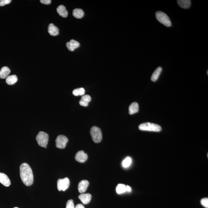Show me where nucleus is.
I'll return each instance as SVG.
<instances>
[{"mask_svg":"<svg viewBox=\"0 0 208 208\" xmlns=\"http://www.w3.org/2000/svg\"><path fill=\"white\" fill-rule=\"evenodd\" d=\"M70 185V181L67 177L63 179H59L57 182V188L59 191H65L69 188Z\"/></svg>","mask_w":208,"mask_h":208,"instance_id":"6","label":"nucleus"},{"mask_svg":"<svg viewBox=\"0 0 208 208\" xmlns=\"http://www.w3.org/2000/svg\"><path fill=\"white\" fill-rule=\"evenodd\" d=\"M177 1L180 7L184 9L190 8L191 4V1L190 0H179Z\"/></svg>","mask_w":208,"mask_h":208,"instance_id":"16","label":"nucleus"},{"mask_svg":"<svg viewBox=\"0 0 208 208\" xmlns=\"http://www.w3.org/2000/svg\"><path fill=\"white\" fill-rule=\"evenodd\" d=\"M139 111V105L137 102H133L129 107V113L130 115H133L137 113Z\"/></svg>","mask_w":208,"mask_h":208,"instance_id":"19","label":"nucleus"},{"mask_svg":"<svg viewBox=\"0 0 208 208\" xmlns=\"http://www.w3.org/2000/svg\"><path fill=\"white\" fill-rule=\"evenodd\" d=\"M14 208H19L17 207H14Z\"/></svg>","mask_w":208,"mask_h":208,"instance_id":"32","label":"nucleus"},{"mask_svg":"<svg viewBox=\"0 0 208 208\" xmlns=\"http://www.w3.org/2000/svg\"><path fill=\"white\" fill-rule=\"evenodd\" d=\"M132 162V160L130 157H127L122 162V166L123 167L127 168L129 167Z\"/></svg>","mask_w":208,"mask_h":208,"instance_id":"24","label":"nucleus"},{"mask_svg":"<svg viewBox=\"0 0 208 208\" xmlns=\"http://www.w3.org/2000/svg\"><path fill=\"white\" fill-rule=\"evenodd\" d=\"M11 0H1L0 1V6H4L6 5L9 4L11 2Z\"/></svg>","mask_w":208,"mask_h":208,"instance_id":"27","label":"nucleus"},{"mask_svg":"<svg viewBox=\"0 0 208 208\" xmlns=\"http://www.w3.org/2000/svg\"><path fill=\"white\" fill-rule=\"evenodd\" d=\"M132 191V189L129 186L126 185V192H130Z\"/></svg>","mask_w":208,"mask_h":208,"instance_id":"29","label":"nucleus"},{"mask_svg":"<svg viewBox=\"0 0 208 208\" xmlns=\"http://www.w3.org/2000/svg\"><path fill=\"white\" fill-rule=\"evenodd\" d=\"M66 45L67 48L69 51H73L80 46V44L77 41L72 39L71 40L70 42H68Z\"/></svg>","mask_w":208,"mask_h":208,"instance_id":"9","label":"nucleus"},{"mask_svg":"<svg viewBox=\"0 0 208 208\" xmlns=\"http://www.w3.org/2000/svg\"><path fill=\"white\" fill-rule=\"evenodd\" d=\"M68 140L66 136L59 135L56 140V146L57 148L60 149L65 148Z\"/></svg>","mask_w":208,"mask_h":208,"instance_id":"7","label":"nucleus"},{"mask_svg":"<svg viewBox=\"0 0 208 208\" xmlns=\"http://www.w3.org/2000/svg\"><path fill=\"white\" fill-rule=\"evenodd\" d=\"M40 2L43 4L49 5L51 3V0H41Z\"/></svg>","mask_w":208,"mask_h":208,"instance_id":"28","label":"nucleus"},{"mask_svg":"<svg viewBox=\"0 0 208 208\" xmlns=\"http://www.w3.org/2000/svg\"><path fill=\"white\" fill-rule=\"evenodd\" d=\"M66 208H75L73 201L72 200H69L66 203Z\"/></svg>","mask_w":208,"mask_h":208,"instance_id":"25","label":"nucleus"},{"mask_svg":"<svg viewBox=\"0 0 208 208\" xmlns=\"http://www.w3.org/2000/svg\"><path fill=\"white\" fill-rule=\"evenodd\" d=\"M17 80L18 79L16 75L9 76L6 78V82L8 85H11L16 83Z\"/></svg>","mask_w":208,"mask_h":208,"instance_id":"20","label":"nucleus"},{"mask_svg":"<svg viewBox=\"0 0 208 208\" xmlns=\"http://www.w3.org/2000/svg\"><path fill=\"white\" fill-rule=\"evenodd\" d=\"M85 93V89L83 88L75 89L73 91V95L75 96H83Z\"/></svg>","mask_w":208,"mask_h":208,"instance_id":"23","label":"nucleus"},{"mask_svg":"<svg viewBox=\"0 0 208 208\" xmlns=\"http://www.w3.org/2000/svg\"><path fill=\"white\" fill-rule=\"evenodd\" d=\"M75 158L77 161L80 163H84L87 160L88 156L87 154L85 153L83 151L81 150L76 153Z\"/></svg>","mask_w":208,"mask_h":208,"instance_id":"8","label":"nucleus"},{"mask_svg":"<svg viewBox=\"0 0 208 208\" xmlns=\"http://www.w3.org/2000/svg\"><path fill=\"white\" fill-rule=\"evenodd\" d=\"M207 74L208 75V70L207 71Z\"/></svg>","mask_w":208,"mask_h":208,"instance_id":"31","label":"nucleus"},{"mask_svg":"<svg viewBox=\"0 0 208 208\" xmlns=\"http://www.w3.org/2000/svg\"><path fill=\"white\" fill-rule=\"evenodd\" d=\"M0 183L6 187L11 185L10 180L7 176L4 173H0Z\"/></svg>","mask_w":208,"mask_h":208,"instance_id":"11","label":"nucleus"},{"mask_svg":"<svg viewBox=\"0 0 208 208\" xmlns=\"http://www.w3.org/2000/svg\"><path fill=\"white\" fill-rule=\"evenodd\" d=\"M201 204L202 205L206 208H208V198H204L202 199L201 200Z\"/></svg>","mask_w":208,"mask_h":208,"instance_id":"26","label":"nucleus"},{"mask_svg":"<svg viewBox=\"0 0 208 208\" xmlns=\"http://www.w3.org/2000/svg\"><path fill=\"white\" fill-rule=\"evenodd\" d=\"M79 198L83 204H87L91 201V195L90 194H81L79 195Z\"/></svg>","mask_w":208,"mask_h":208,"instance_id":"13","label":"nucleus"},{"mask_svg":"<svg viewBox=\"0 0 208 208\" xmlns=\"http://www.w3.org/2000/svg\"><path fill=\"white\" fill-rule=\"evenodd\" d=\"M36 140L39 146L46 148L49 140V135L48 134L43 132H40L36 137Z\"/></svg>","mask_w":208,"mask_h":208,"instance_id":"5","label":"nucleus"},{"mask_svg":"<svg viewBox=\"0 0 208 208\" xmlns=\"http://www.w3.org/2000/svg\"><path fill=\"white\" fill-rule=\"evenodd\" d=\"M75 208H85L83 205L81 204H78L76 205Z\"/></svg>","mask_w":208,"mask_h":208,"instance_id":"30","label":"nucleus"},{"mask_svg":"<svg viewBox=\"0 0 208 208\" xmlns=\"http://www.w3.org/2000/svg\"><path fill=\"white\" fill-rule=\"evenodd\" d=\"M73 16L77 19H81L84 16V12L80 9H76L73 11Z\"/></svg>","mask_w":208,"mask_h":208,"instance_id":"21","label":"nucleus"},{"mask_svg":"<svg viewBox=\"0 0 208 208\" xmlns=\"http://www.w3.org/2000/svg\"><path fill=\"white\" fill-rule=\"evenodd\" d=\"M89 182L88 180H83L79 183L78 189L79 192L83 194L85 192L87 189L89 185Z\"/></svg>","mask_w":208,"mask_h":208,"instance_id":"10","label":"nucleus"},{"mask_svg":"<svg viewBox=\"0 0 208 208\" xmlns=\"http://www.w3.org/2000/svg\"><path fill=\"white\" fill-rule=\"evenodd\" d=\"M162 71V68L161 67H158V68H157L156 70L153 73L152 76H151V81L153 82L157 81L158 80L161 73Z\"/></svg>","mask_w":208,"mask_h":208,"instance_id":"15","label":"nucleus"},{"mask_svg":"<svg viewBox=\"0 0 208 208\" xmlns=\"http://www.w3.org/2000/svg\"><path fill=\"white\" fill-rule=\"evenodd\" d=\"M10 69L7 67H2L0 71V78L1 79L6 78L10 73Z\"/></svg>","mask_w":208,"mask_h":208,"instance_id":"17","label":"nucleus"},{"mask_svg":"<svg viewBox=\"0 0 208 208\" xmlns=\"http://www.w3.org/2000/svg\"><path fill=\"white\" fill-rule=\"evenodd\" d=\"M90 134L93 141L95 143H100L102 140V132L99 128L96 126L91 128L90 130Z\"/></svg>","mask_w":208,"mask_h":208,"instance_id":"4","label":"nucleus"},{"mask_svg":"<svg viewBox=\"0 0 208 208\" xmlns=\"http://www.w3.org/2000/svg\"><path fill=\"white\" fill-rule=\"evenodd\" d=\"M139 129L142 131L154 132H160L162 129L161 127L159 125L150 122L141 124L139 126Z\"/></svg>","mask_w":208,"mask_h":208,"instance_id":"2","label":"nucleus"},{"mask_svg":"<svg viewBox=\"0 0 208 208\" xmlns=\"http://www.w3.org/2000/svg\"><path fill=\"white\" fill-rule=\"evenodd\" d=\"M48 33L52 36H56L59 34V30L58 28L53 24H50L48 26Z\"/></svg>","mask_w":208,"mask_h":208,"instance_id":"12","label":"nucleus"},{"mask_svg":"<svg viewBox=\"0 0 208 208\" xmlns=\"http://www.w3.org/2000/svg\"><path fill=\"white\" fill-rule=\"evenodd\" d=\"M91 96L89 95H84L82 97L79 103L82 106L86 107L88 105L89 103L91 101Z\"/></svg>","mask_w":208,"mask_h":208,"instance_id":"14","label":"nucleus"},{"mask_svg":"<svg viewBox=\"0 0 208 208\" xmlns=\"http://www.w3.org/2000/svg\"><path fill=\"white\" fill-rule=\"evenodd\" d=\"M156 18L160 23L165 26L170 27L172 26V22L169 17L166 14L161 11L156 12Z\"/></svg>","mask_w":208,"mask_h":208,"instance_id":"3","label":"nucleus"},{"mask_svg":"<svg viewBox=\"0 0 208 208\" xmlns=\"http://www.w3.org/2000/svg\"><path fill=\"white\" fill-rule=\"evenodd\" d=\"M117 194H121L126 192V186L122 184H119L116 187Z\"/></svg>","mask_w":208,"mask_h":208,"instance_id":"22","label":"nucleus"},{"mask_svg":"<svg viewBox=\"0 0 208 208\" xmlns=\"http://www.w3.org/2000/svg\"><path fill=\"white\" fill-rule=\"evenodd\" d=\"M57 11L58 14L63 17H66L68 16V12L67 11L65 6L63 5H60L57 9Z\"/></svg>","mask_w":208,"mask_h":208,"instance_id":"18","label":"nucleus"},{"mask_svg":"<svg viewBox=\"0 0 208 208\" xmlns=\"http://www.w3.org/2000/svg\"><path fill=\"white\" fill-rule=\"evenodd\" d=\"M21 179L24 185L29 186L33 184L34 177L31 167L27 163H23L20 167Z\"/></svg>","mask_w":208,"mask_h":208,"instance_id":"1","label":"nucleus"}]
</instances>
